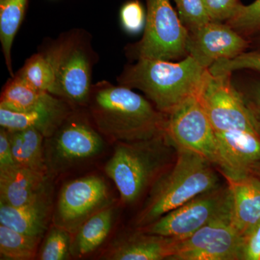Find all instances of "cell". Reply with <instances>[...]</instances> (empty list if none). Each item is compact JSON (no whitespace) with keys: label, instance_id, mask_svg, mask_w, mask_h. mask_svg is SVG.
<instances>
[{"label":"cell","instance_id":"obj_1","mask_svg":"<svg viewBox=\"0 0 260 260\" xmlns=\"http://www.w3.org/2000/svg\"><path fill=\"white\" fill-rule=\"evenodd\" d=\"M89 117L98 131L117 143L148 140L166 133L167 114L133 89L107 80L93 84Z\"/></svg>","mask_w":260,"mask_h":260},{"label":"cell","instance_id":"obj_2","mask_svg":"<svg viewBox=\"0 0 260 260\" xmlns=\"http://www.w3.org/2000/svg\"><path fill=\"white\" fill-rule=\"evenodd\" d=\"M177 157L159 176L135 220L147 226L202 193L221 186L215 166L200 154L178 148Z\"/></svg>","mask_w":260,"mask_h":260},{"label":"cell","instance_id":"obj_3","mask_svg":"<svg viewBox=\"0 0 260 260\" xmlns=\"http://www.w3.org/2000/svg\"><path fill=\"white\" fill-rule=\"evenodd\" d=\"M206 71L189 55L178 62L140 59L126 65L116 81L143 92L157 109L169 114L186 99L197 95Z\"/></svg>","mask_w":260,"mask_h":260},{"label":"cell","instance_id":"obj_4","mask_svg":"<svg viewBox=\"0 0 260 260\" xmlns=\"http://www.w3.org/2000/svg\"><path fill=\"white\" fill-rule=\"evenodd\" d=\"M177 154V147L167 133L148 140L118 143L105 172L115 184L121 201L133 204L172 165Z\"/></svg>","mask_w":260,"mask_h":260},{"label":"cell","instance_id":"obj_5","mask_svg":"<svg viewBox=\"0 0 260 260\" xmlns=\"http://www.w3.org/2000/svg\"><path fill=\"white\" fill-rule=\"evenodd\" d=\"M38 51L54 70L56 96L75 108L86 107L93 84V68L99 60L90 32L83 28L70 29L56 39H46Z\"/></svg>","mask_w":260,"mask_h":260},{"label":"cell","instance_id":"obj_6","mask_svg":"<svg viewBox=\"0 0 260 260\" xmlns=\"http://www.w3.org/2000/svg\"><path fill=\"white\" fill-rule=\"evenodd\" d=\"M146 22L139 42L125 48L126 55L140 59L173 61L187 56V29L170 0H146Z\"/></svg>","mask_w":260,"mask_h":260},{"label":"cell","instance_id":"obj_7","mask_svg":"<svg viewBox=\"0 0 260 260\" xmlns=\"http://www.w3.org/2000/svg\"><path fill=\"white\" fill-rule=\"evenodd\" d=\"M232 75L212 74L207 70L197 96L215 132L245 131L260 135L255 118L231 80Z\"/></svg>","mask_w":260,"mask_h":260},{"label":"cell","instance_id":"obj_8","mask_svg":"<svg viewBox=\"0 0 260 260\" xmlns=\"http://www.w3.org/2000/svg\"><path fill=\"white\" fill-rule=\"evenodd\" d=\"M232 194L229 185L205 191L162 215L140 230L181 239L218 219L232 218Z\"/></svg>","mask_w":260,"mask_h":260},{"label":"cell","instance_id":"obj_9","mask_svg":"<svg viewBox=\"0 0 260 260\" xmlns=\"http://www.w3.org/2000/svg\"><path fill=\"white\" fill-rule=\"evenodd\" d=\"M88 116L73 112L51 137L44 150L48 169L60 172L102 153L104 143Z\"/></svg>","mask_w":260,"mask_h":260},{"label":"cell","instance_id":"obj_10","mask_svg":"<svg viewBox=\"0 0 260 260\" xmlns=\"http://www.w3.org/2000/svg\"><path fill=\"white\" fill-rule=\"evenodd\" d=\"M166 133L176 147L200 154L220 171L222 161L216 133L197 95L167 114Z\"/></svg>","mask_w":260,"mask_h":260},{"label":"cell","instance_id":"obj_11","mask_svg":"<svg viewBox=\"0 0 260 260\" xmlns=\"http://www.w3.org/2000/svg\"><path fill=\"white\" fill-rule=\"evenodd\" d=\"M243 237L232 218L215 220L184 239H177L171 260H242Z\"/></svg>","mask_w":260,"mask_h":260},{"label":"cell","instance_id":"obj_12","mask_svg":"<svg viewBox=\"0 0 260 260\" xmlns=\"http://www.w3.org/2000/svg\"><path fill=\"white\" fill-rule=\"evenodd\" d=\"M105 181L96 176L80 178L63 187L54 214L56 226L74 232L90 216L107 208Z\"/></svg>","mask_w":260,"mask_h":260},{"label":"cell","instance_id":"obj_13","mask_svg":"<svg viewBox=\"0 0 260 260\" xmlns=\"http://www.w3.org/2000/svg\"><path fill=\"white\" fill-rule=\"evenodd\" d=\"M188 32L187 55L207 70L217 61L239 55L251 44L225 23L210 21Z\"/></svg>","mask_w":260,"mask_h":260},{"label":"cell","instance_id":"obj_14","mask_svg":"<svg viewBox=\"0 0 260 260\" xmlns=\"http://www.w3.org/2000/svg\"><path fill=\"white\" fill-rule=\"evenodd\" d=\"M221 156L220 172L227 181L253 174L260 162V135L245 131L215 132Z\"/></svg>","mask_w":260,"mask_h":260},{"label":"cell","instance_id":"obj_15","mask_svg":"<svg viewBox=\"0 0 260 260\" xmlns=\"http://www.w3.org/2000/svg\"><path fill=\"white\" fill-rule=\"evenodd\" d=\"M75 109L61 98L26 112H14L0 107V125L8 131L35 129L47 138L55 133Z\"/></svg>","mask_w":260,"mask_h":260},{"label":"cell","instance_id":"obj_16","mask_svg":"<svg viewBox=\"0 0 260 260\" xmlns=\"http://www.w3.org/2000/svg\"><path fill=\"white\" fill-rule=\"evenodd\" d=\"M47 174L15 164L0 168V203L23 206L47 194Z\"/></svg>","mask_w":260,"mask_h":260},{"label":"cell","instance_id":"obj_17","mask_svg":"<svg viewBox=\"0 0 260 260\" xmlns=\"http://www.w3.org/2000/svg\"><path fill=\"white\" fill-rule=\"evenodd\" d=\"M177 239L140 230L126 236L112 246L106 259L113 260L169 259Z\"/></svg>","mask_w":260,"mask_h":260},{"label":"cell","instance_id":"obj_18","mask_svg":"<svg viewBox=\"0 0 260 260\" xmlns=\"http://www.w3.org/2000/svg\"><path fill=\"white\" fill-rule=\"evenodd\" d=\"M228 181L232 194V222L242 236L260 220V177L254 174Z\"/></svg>","mask_w":260,"mask_h":260},{"label":"cell","instance_id":"obj_19","mask_svg":"<svg viewBox=\"0 0 260 260\" xmlns=\"http://www.w3.org/2000/svg\"><path fill=\"white\" fill-rule=\"evenodd\" d=\"M51 206L48 193L23 206L0 203V224L22 234L41 237L47 229Z\"/></svg>","mask_w":260,"mask_h":260},{"label":"cell","instance_id":"obj_20","mask_svg":"<svg viewBox=\"0 0 260 260\" xmlns=\"http://www.w3.org/2000/svg\"><path fill=\"white\" fill-rule=\"evenodd\" d=\"M8 133L15 164L47 174L49 169L44 153V135L35 129Z\"/></svg>","mask_w":260,"mask_h":260},{"label":"cell","instance_id":"obj_21","mask_svg":"<svg viewBox=\"0 0 260 260\" xmlns=\"http://www.w3.org/2000/svg\"><path fill=\"white\" fill-rule=\"evenodd\" d=\"M28 0H0V43L7 69L11 78L15 73L12 62V48L21 26Z\"/></svg>","mask_w":260,"mask_h":260},{"label":"cell","instance_id":"obj_22","mask_svg":"<svg viewBox=\"0 0 260 260\" xmlns=\"http://www.w3.org/2000/svg\"><path fill=\"white\" fill-rule=\"evenodd\" d=\"M56 95L32 88L15 78L5 84L0 98V107L26 112L44 107L58 99Z\"/></svg>","mask_w":260,"mask_h":260},{"label":"cell","instance_id":"obj_23","mask_svg":"<svg viewBox=\"0 0 260 260\" xmlns=\"http://www.w3.org/2000/svg\"><path fill=\"white\" fill-rule=\"evenodd\" d=\"M112 208H104L85 220L78 229L74 244V251L83 256L92 252L105 241L113 223Z\"/></svg>","mask_w":260,"mask_h":260},{"label":"cell","instance_id":"obj_24","mask_svg":"<svg viewBox=\"0 0 260 260\" xmlns=\"http://www.w3.org/2000/svg\"><path fill=\"white\" fill-rule=\"evenodd\" d=\"M16 78L32 88L56 95V78L54 70L47 58L37 51L25 60L15 73Z\"/></svg>","mask_w":260,"mask_h":260},{"label":"cell","instance_id":"obj_25","mask_svg":"<svg viewBox=\"0 0 260 260\" xmlns=\"http://www.w3.org/2000/svg\"><path fill=\"white\" fill-rule=\"evenodd\" d=\"M40 239L41 237L22 234L0 224V253L5 259H32Z\"/></svg>","mask_w":260,"mask_h":260},{"label":"cell","instance_id":"obj_26","mask_svg":"<svg viewBox=\"0 0 260 260\" xmlns=\"http://www.w3.org/2000/svg\"><path fill=\"white\" fill-rule=\"evenodd\" d=\"M225 23L249 40L259 34L260 0L249 5L241 4L236 14Z\"/></svg>","mask_w":260,"mask_h":260},{"label":"cell","instance_id":"obj_27","mask_svg":"<svg viewBox=\"0 0 260 260\" xmlns=\"http://www.w3.org/2000/svg\"><path fill=\"white\" fill-rule=\"evenodd\" d=\"M239 70H249L260 75V51L242 53L231 59H220L208 69L212 74H232Z\"/></svg>","mask_w":260,"mask_h":260},{"label":"cell","instance_id":"obj_28","mask_svg":"<svg viewBox=\"0 0 260 260\" xmlns=\"http://www.w3.org/2000/svg\"><path fill=\"white\" fill-rule=\"evenodd\" d=\"M183 25L188 31L211 21L203 0H174Z\"/></svg>","mask_w":260,"mask_h":260},{"label":"cell","instance_id":"obj_29","mask_svg":"<svg viewBox=\"0 0 260 260\" xmlns=\"http://www.w3.org/2000/svg\"><path fill=\"white\" fill-rule=\"evenodd\" d=\"M70 248V238L68 231L56 226L46 239L40 253V259H68Z\"/></svg>","mask_w":260,"mask_h":260},{"label":"cell","instance_id":"obj_30","mask_svg":"<svg viewBox=\"0 0 260 260\" xmlns=\"http://www.w3.org/2000/svg\"><path fill=\"white\" fill-rule=\"evenodd\" d=\"M120 23L123 30L130 35L144 30L146 15L143 5L138 0H130L121 8Z\"/></svg>","mask_w":260,"mask_h":260},{"label":"cell","instance_id":"obj_31","mask_svg":"<svg viewBox=\"0 0 260 260\" xmlns=\"http://www.w3.org/2000/svg\"><path fill=\"white\" fill-rule=\"evenodd\" d=\"M210 20L227 23L241 5L239 0H203Z\"/></svg>","mask_w":260,"mask_h":260},{"label":"cell","instance_id":"obj_32","mask_svg":"<svg viewBox=\"0 0 260 260\" xmlns=\"http://www.w3.org/2000/svg\"><path fill=\"white\" fill-rule=\"evenodd\" d=\"M238 90L242 93L260 129V78H249L243 83L242 88Z\"/></svg>","mask_w":260,"mask_h":260},{"label":"cell","instance_id":"obj_33","mask_svg":"<svg viewBox=\"0 0 260 260\" xmlns=\"http://www.w3.org/2000/svg\"><path fill=\"white\" fill-rule=\"evenodd\" d=\"M242 260H260V220L243 235Z\"/></svg>","mask_w":260,"mask_h":260},{"label":"cell","instance_id":"obj_34","mask_svg":"<svg viewBox=\"0 0 260 260\" xmlns=\"http://www.w3.org/2000/svg\"><path fill=\"white\" fill-rule=\"evenodd\" d=\"M15 162L12 153L9 133L5 128L0 129V168L9 167Z\"/></svg>","mask_w":260,"mask_h":260},{"label":"cell","instance_id":"obj_35","mask_svg":"<svg viewBox=\"0 0 260 260\" xmlns=\"http://www.w3.org/2000/svg\"><path fill=\"white\" fill-rule=\"evenodd\" d=\"M250 42L251 44L253 43L256 47L260 48V34L255 36V37L251 38Z\"/></svg>","mask_w":260,"mask_h":260},{"label":"cell","instance_id":"obj_36","mask_svg":"<svg viewBox=\"0 0 260 260\" xmlns=\"http://www.w3.org/2000/svg\"><path fill=\"white\" fill-rule=\"evenodd\" d=\"M253 174L260 177V162L256 164L254 169H253Z\"/></svg>","mask_w":260,"mask_h":260}]
</instances>
